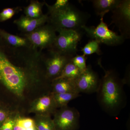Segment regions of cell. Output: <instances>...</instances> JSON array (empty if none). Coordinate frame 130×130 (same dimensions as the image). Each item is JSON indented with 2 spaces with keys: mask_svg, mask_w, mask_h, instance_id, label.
<instances>
[{
  "mask_svg": "<svg viewBox=\"0 0 130 130\" xmlns=\"http://www.w3.org/2000/svg\"><path fill=\"white\" fill-rule=\"evenodd\" d=\"M9 47L8 54L0 48V81L12 93L21 96L32 73L13 63L16 48Z\"/></svg>",
  "mask_w": 130,
  "mask_h": 130,
  "instance_id": "6da1fadb",
  "label": "cell"
},
{
  "mask_svg": "<svg viewBox=\"0 0 130 130\" xmlns=\"http://www.w3.org/2000/svg\"><path fill=\"white\" fill-rule=\"evenodd\" d=\"M99 65L105 72L97 91L100 103L107 110L114 111L120 107L123 102V82L114 71H106Z\"/></svg>",
  "mask_w": 130,
  "mask_h": 130,
  "instance_id": "7a4b0ae2",
  "label": "cell"
},
{
  "mask_svg": "<svg viewBox=\"0 0 130 130\" xmlns=\"http://www.w3.org/2000/svg\"><path fill=\"white\" fill-rule=\"evenodd\" d=\"M47 13L48 19L47 23L51 25L56 31L59 29L82 30V27L86 25L89 17L88 13L70 3L61 9L48 11Z\"/></svg>",
  "mask_w": 130,
  "mask_h": 130,
  "instance_id": "3957f363",
  "label": "cell"
},
{
  "mask_svg": "<svg viewBox=\"0 0 130 130\" xmlns=\"http://www.w3.org/2000/svg\"><path fill=\"white\" fill-rule=\"evenodd\" d=\"M59 33L52 47L50 49L66 54L74 56L77 54V46L82 37L81 31L66 29H58Z\"/></svg>",
  "mask_w": 130,
  "mask_h": 130,
  "instance_id": "277c9868",
  "label": "cell"
},
{
  "mask_svg": "<svg viewBox=\"0 0 130 130\" xmlns=\"http://www.w3.org/2000/svg\"><path fill=\"white\" fill-rule=\"evenodd\" d=\"M89 37L96 40L100 43L109 46L121 45L125 39L120 35L109 29L107 25L104 22L103 18H101L100 23L96 27L84 26L82 28Z\"/></svg>",
  "mask_w": 130,
  "mask_h": 130,
  "instance_id": "5b68a950",
  "label": "cell"
},
{
  "mask_svg": "<svg viewBox=\"0 0 130 130\" xmlns=\"http://www.w3.org/2000/svg\"><path fill=\"white\" fill-rule=\"evenodd\" d=\"M55 30L51 25L46 24L40 26L35 30L24 34L34 48L41 51L46 48L52 47L57 35Z\"/></svg>",
  "mask_w": 130,
  "mask_h": 130,
  "instance_id": "8992f818",
  "label": "cell"
},
{
  "mask_svg": "<svg viewBox=\"0 0 130 130\" xmlns=\"http://www.w3.org/2000/svg\"><path fill=\"white\" fill-rule=\"evenodd\" d=\"M53 121L56 130H77L80 115L74 108H61L54 114Z\"/></svg>",
  "mask_w": 130,
  "mask_h": 130,
  "instance_id": "52a82bcc",
  "label": "cell"
},
{
  "mask_svg": "<svg viewBox=\"0 0 130 130\" xmlns=\"http://www.w3.org/2000/svg\"><path fill=\"white\" fill-rule=\"evenodd\" d=\"M48 54L46 58L43 57L46 68V76L53 80L59 76L66 65L74 56L51 49H49Z\"/></svg>",
  "mask_w": 130,
  "mask_h": 130,
  "instance_id": "ba28073f",
  "label": "cell"
},
{
  "mask_svg": "<svg viewBox=\"0 0 130 130\" xmlns=\"http://www.w3.org/2000/svg\"><path fill=\"white\" fill-rule=\"evenodd\" d=\"M111 24H114L125 40L130 36V1L121 0L119 6L112 11Z\"/></svg>",
  "mask_w": 130,
  "mask_h": 130,
  "instance_id": "9c48e42d",
  "label": "cell"
},
{
  "mask_svg": "<svg viewBox=\"0 0 130 130\" xmlns=\"http://www.w3.org/2000/svg\"><path fill=\"white\" fill-rule=\"evenodd\" d=\"M100 80L97 73L92 70L90 66H89L85 71L81 73L74 82L79 93H91L98 91Z\"/></svg>",
  "mask_w": 130,
  "mask_h": 130,
  "instance_id": "30bf717a",
  "label": "cell"
},
{
  "mask_svg": "<svg viewBox=\"0 0 130 130\" xmlns=\"http://www.w3.org/2000/svg\"><path fill=\"white\" fill-rule=\"evenodd\" d=\"M57 108L54 101L52 94L38 98L32 103L30 111L37 115L50 116L54 114Z\"/></svg>",
  "mask_w": 130,
  "mask_h": 130,
  "instance_id": "8fae6325",
  "label": "cell"
},
{
  "mask_svg": "<svg viewBox=\"0 0 130 130\" xmlns=\"http://www.w3.org/2000/svg\"><path fill=\"white\" fill-rule=\"evenodd\" d=\"M48 19L47 13L37 19L31 18L25 15H22L19 19L14 20L13 23L20 30L24 32V34H27L46 24Z\"/></svg>",
  "mask_w": 130,
  "mask_h": 130,
  "instance_id": "7c38bea8",
  "label": "cell"
},
{
  "mask_svg": "<svg viewBox=\"0 0 130 130\" xmlns=\"http://www.w3.org/2000/svg\"><path fill=\"white\" fill-rule=\"evenodd\" d=\"M121 0H93V4L96 14L103 18L106 13L115 9L119 5Z\"/></svg>",
  "mask_w": 130,
  "mask_h": 130,
  "instance_id": "4fadbf2b",
  "label": "cell"
},
{
  "mask_svg": "<svg viewBox=\"0 0 130 130\" xmlns=\"http://www.w3.org/2000/svg\"><path fill=\"white\" fill-rule=\"evenodd\" d=\"M0 37L5 40L7 45L12 47L16 48L33 47L26 38L12 35L1 29Z\"/></svg>",
  "mask_w": 130,
  "mask_h": 130,
  "instance_id": "5bb4252c",
  "label": "cell"
},
{
  "mask_svg": "<svg viewBox=\"0 0 130 130\" xmlns=\"http://www.w3.org/2000/svg\"><path fill=\"white\" fill-rule=\"evenodd\" d=\"M52 86L54 93H78L74 81L64 78L52 80Z\"/></svg>",
  "mask_w": 130,
  "mask_h": 130,
  "instance_id": "9a60e30c",
  "label": "cell"
},
{
  "mask_svg": "<svg viewBox=\"0 0 130 130\" xmlns=\"http://www.w3.org/2000/svg\"><path fill=\"white\" fill-rule=\"evenodd\" d=\"M44 3H41L37 1H31L27 7L24 8L25 16L31 18L37 19L43 15L42 8Z\"/></svg>",
  "mask_w": 130,
  "mask_h": 130,
  "instance_id": "2e32d148",
  "label": "cell"
},
{
  "mask_svg": "<svg viewBox=\"0 0 130 130\" xmlns=\"http://www.w3.org/2000/svg\"><path fill=\"white\" fill-rule=\"evenodd\" d=\"M81 73L79 69L71 60L66 65L59 76L54 79L64 78L75 81Z\"/></svg>",
  "mask_w": 130,
  "mask_h": 130,
  "instance_id": "e0dca14e",
  "label": "cell"
},
{
  "mask_svg": "<svg viewBox=\"0 0 130 130\" xmlns=\"http://www.w3.org/2000/svg\"><path fill=\"white\" fill-rule=\"evenodd\" d=\"M51 94L57 108L67 106L68 104L70 101L80 96L79 94L77 93H52Z\"/></svg>",
  "mask_w": 130,
  "mask_h": 130,
  "instance_id": "ac0fdd59",
  "label": "cell"
},
{
  "mask_svg": "<svg viewBox=\"0 0 130 130\" xmlns=\"http://www.w3.org/2000/svg\"><path fill=\"white\" fill-rule=\"evenodd\" d=\"M35 120L29 118L15 116L13 130H36Z\"/></svg>",
  "mask_w": 130,
  "mask_h": 130,
  "instance_id": "d6986e66",
  "label": "cell"
},
{
  "mask_svg": "<svg viewBox=\"0 0 130 130\" xmlns=\"http://www.w3.org/2000/svg\"><path fill=\"white\" fill-rule=\"evenodd\" d=\"M34 120L39 130H56L53 120L50 116L36 115Z\"/></svg>",
  "mask_w": 130,
  "mask_h": 130,
  "instance_id": "ffe728a7",
  "label": "cell"
},
{
  "mask_svg": "<svg viewBox=\"0 0 130 130\" xmlns=\"http://www.w3.org/2000/svg\"><path fill=\"white\" fill-rule=\"evenodd\" d=\"M100 44V43L96 40H93L90 41L81 49L83 55L86 56L94 53L99 55L101 54Z\"/></svg>",
  "mask_w": 130,
  "mask_h": 130,
  "instance_id": "44dd1931",
  "label": "cell"
},
{
  "mask_svg": "<svg viewBox=\"0 0 130 130\" xmlns=\"http://www.w3.org/2000/svg\"><path fill=\"white\" fill-rule=\"evenodd\" d=\"M72 62L81 71L83 72L87 68L86 65V56L83 55H76L71 59Z\"/></svg>",
  "mask_w": 130,
  "mask_h": 130,
  "instance_id": "7402d4cb",
  "label": "cell"
},
{
  "mask_svg": "<svg viewBox=\"0 0 130 130\" xmlns=\"http://www.w3.org/2000/svg\"><path fill=\"white\" fill-rule=\"evenodd\" d=\"M20 10L19 7L7 8L3 9L0 13V22H4L11 19Z\"/></svg>",
  "mask_w": 130,
  "mask_h": 130,
  "instance_id": "603a6c76",
  "label": "cell"
},
{
  "mask_svg": "<svg viewBox=\"0 0 130 130\" xmlns=\"http://www.w3.org/2000/svg\"><path fill=\"white\" fill-rule=\"evenodd\" d=\"M70 3L68 0H57L54 5H49L46 2L44 4L46 6L48 11H56L65 7Z\"/></svg>",
  "mask_w": 130,
  "mask_h": 130,
  "instance_id": "cb8c5ba5",
  "label": "cell"
},
{
  "mask_svg": "<svg viewBox=\"0 0 130 130\" xmlns=\"http://www.w3.org/2000/svg\"><path fill=\"white\" fill-rule=\"evenodd\" d=\"M14 118L9 116L1 126L0 130H13Z\"/></svg>",
  "mask_w": 130,
  "mask_h": 130,
  "instance_id": "d4e9b609",
  "label": "cell"
},
{
  "mask_svg": "<svg viewBox=\"0 0 130 130\" xmlns=\"http://www.w3.org/2000/svg\"><path fill=\"white\" fill-rule=\"evenodd\" d=\"M9 117L8 112L0 108V125L2 124Z\"/></svg>",
  "mask_w": 130,
  "mask_h": 130,
  "instance_id": "484cf974",
  "label": "cell"
},
{
  "mask_svg": "<svg viewBox=\"0 0 130 130\" xmlns=\"http://www.w3.org/2000/svg\"><path fill=\"white\" fill-rule=\"evenodd\" d=\"M36 130H38V129L37 128H36Z\"/></svg>",
  "mask_w": 130,
  "mask_h": 130,
  "instance_id": "4316f807",
  "label": "cell"
}]
</instances>
